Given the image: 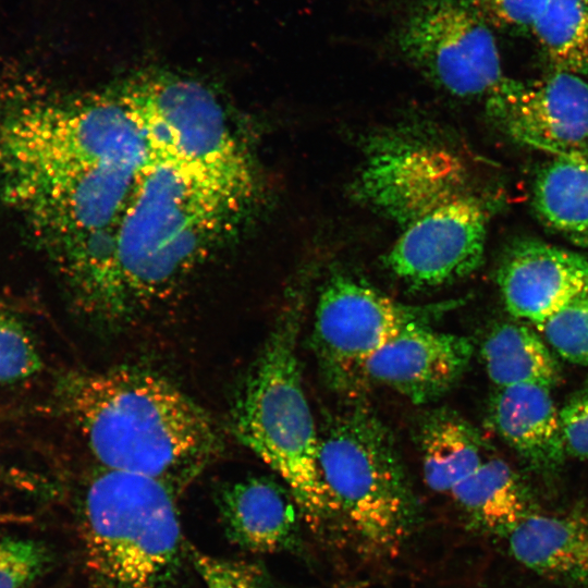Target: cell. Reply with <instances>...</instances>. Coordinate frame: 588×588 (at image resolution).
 <instances>
[{
	"label": "cell",
	"mask_w": 588,
	"mask_h": 588,
	"mask_svg": "<svg viewBox=\"0 0 588 588\" xmlns=\"http://www.w3.org/2000/svg\"><path fill=\"white\" fill-rule=\"evenodd\" d=\"M250 209L148 159L109 253L71 297L91 323L123 327L170 299Z\"/></svg>",
	"instance_id": "1"
},
{
	"label": "cell",
	"mask_w": 588,
	"mask_h": 588,
	"mask_svg": "<svg viewBox=\"0 0 588 588\" xmlns=\"http://www.w3.org/2000/svg\"><path fill=\"white\" fill-rule=\"evenodd\" d=\"M53 399L101 468L154 478L177 491L222 449L209 415L151 371L68 370L57 378Z\"/></svg>",
	"instance_id": "2"
},
{
	"label": "cell",
	"mask_w": 588,
	"mask_h": 588,
	"mask_svg": "<svg viewBox=\"0 0 588 588\" xmlns=\"http://www.w3.org/2000/svg\"><path fill=\"white\" fill-rule=\"evenodd\" d=\"M318 465L326 504L319 539L362 558L395 555L418 509L387 426L362 405L331 415L319 431Z\"/></svg>",
	"instance_id": "3"
},
{
	"label": "cell",
	"mask_w": 588,
	"mask_h": 588,
	"mask_svg": "<svg viewBox=\"0 0 588 588\" xmlns=\"http://www.w3.org/2000/svg\"><path fill=\"white\" fill-rule=\"evenodd\" d=\"M304 311L303 294L292 293L234 396L230 425L235 438L280 476L302 520L319 538L326 510L319 431L297 355Z\"/></svg>",
	"instance_id": "4"
},
{
	"label": "cell",
	"mask_w": 588,
	"mask_h": 588,
	"mask_svg": "<svg viewBox=\"0 0 588 588\" xmlns=\"http://www.w3.org/2000/svg\"><path fill=\"white\" fill-rule=\"evenodd\" d=\"M177 490L99 468L79 502L86 588H179L187 544Z\"/></svg>",
	"instance_id": "5"
},
{
	"label": "cell",
	"mask_w": 588,
	"mask_h": 588,
	"mask_svg": "<svg viewBox=\"0 0 588 588\" xmlns=\"http://www.w3.org/2000/svg\"><path fill=\"white\" fill-rule=\"evenodd\" d=\"M119 95L138 124L148 159L252 209L261 187L255 162L211 90L164 70L134 74Z\"/></svg>",
	"instance_id": "6"
},
{
	"label": "cell",
	"mask_w": 588,
	"mask_h": 588,
	"mask_svg": "<svg viewBox=\"0 0 588 588\" xmlns=\"http://www.w3.org/2000/svg\"><path fill=\"white\" fill-rule=\"evenodd\" d=\"M147 161L142 131L118 91L29 101L0 118V176Z\"/></svg>",
	"instance_id": "7"
},
{
	"label": "cell",
	"mask_w": 588,
	"mask_h": 588,
	"mask_svg": "<svg viewBox=\"0 0 588 588\" xmlns=\"http://www.w3.org/2000/svg\"><path fill=\"white\" fill-rule=\"evenodd\" d=\"M352 189L359 203L400 230L474 191L460 150L449 137L419 125L370 136Z\"/></svg>",
	"instance_id": "8"
},
{
	"label": "cell",
	"mask_w": 588,
	"mask_h": 588,
	"mask_svg": "<svg viewBox=\"0 0 588 588\" xmlns=\"http://www.w3.org/2000/svg\"><path fill=\"white\" fill-rule=\"evenodd\" d=\"M457 304H405L363 280L332 274L321 287L310 335L322 378L338 393L358 395L369 385L365 366L376 352L412 327L431 324Z\"/></svg>",
	"instance_id": "9"
},
{
	"label": "cell",
	"mask_w": 588,
	"mask_h": 588,
	"mask_svg": "<svg viewBox=\"0 0 588 588\" xmlns=\"http://www.w3.org/2000/svg\"><path fill=\"white\" fill-rule=\"evenodd\" d=\"M396 44L406 61L456 97L486 98L505 78L491 27L469 0H415Z\"/></svg>",
	"instance_id": "10"
},
{
	"label": "cell",
	"mask_w": 588,
	"mask_h": 588,
	"mask_svg": "<svg viewBox=\"0 0 588 588\" xmlns=\"http://www.w3.org/2000/svg\"><path fill=\"white\" fill-rule=\"evenodd\" d=\"M485 100L489 119L514 142L588 159V79L559 70L532 81L505 77Z\"/></svg>",
	"instance_id": "11"
},
{
	"label": "cell",
	"mask_w": 588,
	"mask_h": 588,
	"mask_svg": "<svg viewBox=\"0 0 588 588\" xmlns=\"http://www.w3.org/2000/svg\"><path fill=\"white\" fill-rule=\"evenodd\" d=\"M490 209L469 192L440 211L403 229L384 256V266L414 290L453 283L483 260Z\"/></svg>",
	"instance_id": "12"
},
{
	"label": "cell",
	"mask_w": 588,
	"mask_h": 588,
	"mask_svg": "<svg viewBox=\"0 0 588 588\" xmlns=\"http://www.w3.org/2000/svg\"><path fill=\"white\" fill-rule=\"evenodd\" d=\"M497 282L506 310L538 328L588 293V255L536 240L513 244Z\"/></svg>",
	"instance_id": "13"
},
{
	"label": "cell",
	"mask_w": 588,
	"mask_h": 588,
	"mask_svg": "<svg viewBox=\"0 0 588 588\" xmlns=\"http://www.w3.org/2000/svg\"><path fill=\"white\" fill-rule=\"evenodd\" d=\"M474 346L469 338L412 327L376 352L365 366L370 382L400 393L414 404H427L445 394L465 372Z\"/></svg>",
	"instance_id": "14"
},
{
	"label": "cell",
	"mask_w": 588,
	"mask_h": 588,
	"mask_svg": "<svg viewBox=\"0 0 588 588\" xmlns=\"http://www.w3.org/2000/svg\"><path fill=\"white\" fill-rule=\"evenodd\" d=\"M216 504L228 540L254 553L293 550L298 542V507L286 487L264 476L225 483Z\"/></svg>",
	"instance_id": "15"
},
{
	"label": "cell",
	"mask_w": 588,
	"mask_h": 588,
	"mask_svg": "<svg viewBox=\"0 0 588 588\" xmlns=\"http://www.w3.org/2000/svg\"><path fill=\"white\" fill-rule=\"evenodd\" d=\"M550 389L520 384L498 389L489 407L493 430L538 469L558 467L566 456Z\"/></svg>",
	"instance_id": "16"
},
{
	"label": "cell",
	"mask_w": 588,
	"mask_h": 588,
	"mask_svg": "<svg viewBox=\"0 0 588 588\" xmlns=\"http://www.w3.org/2000/svg\"><path fill=\"white\" fill-rule=\"evenodd\" d=\"M507 536L513 556L527 568L563 581L588 583V523L527 515Z\"/></svg>",
	"instance_id": "17"
},
{
	"label": "cell",
	"mask_w": 588,
	"mask_h": 588,
	"mask_svg": "<svg viewBox=\"0 0 588 588\" xmlns=\"http://www.w3.org/2000/svg\"><path fill=\"white\" fill-rule=\"evenodd\" d=\"M479 527L507 535L527 515L525 497L511 467L494 456L460 478L445 492Z\"/></svg>",
	"instance_id": "18"
},
{
	"label": "cell",
	"mask_w": 588,
	"mask_h": 588,
	"mask_svg": "<svg viewBox=\"0 0 588 588\" xmlns=\"http://www.w3.org/2000/svg\"><path fill=\"white\" fill-rule=\"evenodd\" d=\"M532 203L540 220L579 246H588V159L554 157L538 172Z\"/></svg>",
	"instance_id": "19"
},
{
	"label": "cell",
	"mask_w": 588,
	"mask_h": 588,
	"mask_svg": "<svg viewBox=\"0 0 588 588\" xmlns=\"http://www.w3.org/2000/svg\"><path fill=\"white\" fill-rule=\"evenodd\" d=\"M490 380L498 389L538 384L550 389L560 367L544 342L528 327L505 322L494 327L480 350Z\"/></svg>",
	"instance_id": "20"
},
{
	"label": "cell",
	"mask_w": 588,
	"mask_h": 588,
	"mask_svg": "<svg viewBox=\"0 0 588 588\" xmlns=\"http://www.w3.org/2000/svg\"><path fill=\"white\" fill-rule=\"evenodd\" d=\"M531 34L555 70L588 79V0H549Z\"/></svg>",
	"instance_id": "21"
},
{
	"label": "cell",
	"mask_w": 588,
	"mask_h": 588,
	"mask_svg": "<svg viewBox=\"0 0 588 588\" xmlns=\"http://www.w3.org/2000/svg\"><path fill=\"white\" fill-rule=\"evenodd\" d=\"M42 366L38 346L23 320L0 305V384L29 379Z\"/></svg>",
	"instance_id": "22"
},
{
	"label": "cell",
	"mask_w": 588,
	"mask_h": 588,
	"mask_svg": "<svg viewBox=\"0 0 588 588\" xmlns=\"http://www.w3.org/2000/svg\"><path fill=\"white\" fill-rule=\"evenodd\" d=\"M49 547L25 537L0 538V588H29L50 568Z\"/></svg>",
	"instance_id": "23"
},
{
	"label": "cell",
	"mask_w": 588,
	"mask_h": 588,
	"mask_svg": "<svg viewBox=\"0 0 588 588\" xmlns=\"http://www.w3.org/2000/svg\"><path fill=\"white\" fill-rule=\"evenodd\" d=\"M539 328L560 356L588 368V293L573 301Z\"/></svg>",
	"instance_id": "24"
},
{
	"label": "cell",
	"mask_w": 588,
	"mask_h": 588,
	"mask_svg": "<svg viewBox=\"0 0 588 588\" xmlns=\"http://www.w3.org/2000/svg\"><path fill=\"white\" fill-rule=\"evenodd\" d=\"M187 558L206 588H274L260 563L213 556L191 544H187Z\"/></svg>",
	"instance_id": "25"
},
{
	"label": "cell",
	"mask_w": 588,
	"mask_h": 588,
	"mask_svg": "<svg viewBox=\"0 0 588 588\" xmlns=\"http://www.w3.org/2000/svg\"><path fill=\"white\" fill-rule=\"evenodd\" d=\"M549 0H469L491 27L513 35L531 34L532 26Z\"/></svg>",
	"instance_id": "26"
},
{
	"label": "cell",
	"mask_w": 588,
	"mask_h": 588,
	"mask_svg": "<svg viewBox=\"0 0 588 588\" xmlns=\"http://www.w3.org/2000/svg\"><path fill=\"white\" fill-rule=\"evenodd\" d=\"M560 422L565 454L588 461V384L562 407Z\"/></svg>",
	"instance_id": "27"
}]
</instances>
